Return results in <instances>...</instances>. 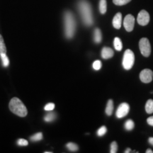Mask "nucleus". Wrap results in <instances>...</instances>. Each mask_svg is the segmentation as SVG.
Instances as JSON below:
<instances>
[{
    "instance_id": "nucleus-17",
    "label": "nucleus",
    "mask_w": 153,
    "mask_h": 153,
    "mask_svg": "<svg viewBox=\"0 0 153 153\" xmlns=\"http://www.w3.org/2000/svg\"><path fill=\"white\" fill-rule=\"evenodd\" d=\"M0 53H7V48L2 36L0 34Z\"/></svg>"
},
{
    "instance_id": "nucleus-31",
    "label": "nucleus",
    "mask_w": 153,
    "mask_h": 153,
    "mask_svg": "<svg viewBox=\"0 0 153 153\" xmlns=\"http://www.w3.org/2000/svg\"><path fill=\"white\" fill-rule=\"evenodd\" d=\"M131 152V148H127L126 149V150L125 151V153H129V152Z\"/></svg>"
},
{
    "instance_id": "nucleus-3",
    "label": "nucleus",
    "mask_w": 153,
    "mask_h": 153,
    "mask_svg": "<svg viewBox=\"0 0 153 153\" xmlns=\"http://www.w3.org/2000/svg\"><path fill=\"white\" fill-rule=\"evenodd\" d=\"M9 106L11 112L20 117H25L28 114L26 107L23 104L22 101L16 97L11 99Z\"/></svg>"
},
{
    "instance_id": "nucleus-19",
    "label": "nucleus",
    "mask_w": 153,
    "mask_h": 153,
    "mask_svg": "<svg viewBox=\"0 0 153 153\" xmlns=\"http://www.w3.org/2000/svg\"><path fill=\"white\" fill-rule=\"evenodd\" d=\"M66 147L70 151H72V152H76V151H77L78 149H79V147H78V145L75 144V143H68V144H67V145H66Z\"/></svg>"
},
{
    "instance_id": "nucleus-16",
    "label": "nucleus",
    "mask_w": 153,
    "mask_h": 153,
    "mask_svg": "<svg viewBox=\"0 0 153 153\" xmlns=\"http://www.w3.org/2000/svg\"><path fill=\"white\" fill-rule=\"evenodd\" d=\"M145 111L149 114L153 113V100L152 99H149L147 101L146 105H145Z\"/></svg>"
},
{
    "instance_id": "nucleus-27",
    "label": "nucleus",
    "mask_w": 153,
    "mask_h": 153,
    "mask_svg": "<svg viewBox=\"0 0 153 153\" xmlns=\"http://www.w3.org/2000/svg\"><path fill=\"white\" fill-rule=\"evenodd\" d=\"M17 144L19 146H27L28 143L27 140H26L25 139H19L18 140V141H17Z\"/></svg>"
},
{
    "instance_id": "nucleus-7",
    "label": "nucleus",
    "mask_w": 153,
    "mask_h": 153,
    "mask_svg": "<svg viewBox=\"0 0 153 153\" xmlns=\"http://www.w3.org/2000/svg\"><path fill=\"white\" fill-rule=\"evenodd\" d=\"M130 111V106L127 103H122L118 107L117 111H116V117L118 118H123L128 114Z\"/></svg>"
},
{
    "instance_id": "nucleus-1",
    "label": "nucleus",
    "mask_w": 153,
    "mask_h": 153,
    "mask_svg": "<svg viewBox=\"0 0 153 153\" xmlns=\"http://www.w3.org/2000/svg\"><path fill=\"white\" fill-rule=\"evenodd\" d=\"M78 9L84 24L87 26H91L93 24V16L90 4L86 0H80L78 3Z\"/></svg>"
},
{
    "instance_id": "nucleus-9",
    "label": "nucleus",
    "mask_w": 153,
    "mask_h": 153,
    "mask_svg": "<svg viewBox=\"0 0 153 153\" xmlns=\"http://www.w3.org/2000/svg\"><path fill=\"white\" fill-rule=\"evenodd\" d=\"M137 23L140 26H146L150 22V15L148 11L145 10H142L140 11L137 19Z\"/></svg>"
},
{
    "instance_id": "nucleus-2",
    "label": "nucleus",
    "mask_w": 153,
    "mask_h": 153,
    "mask_svg": "<svg viewBox=\"0 0 153 153\" xmlns=\"http://www.w3.org/2000/svg\"><path fill=\"white\" fill-rule=\"evenodd\" d=\"M65 33L67 38H73L76 29V22L74 15L71 11H66L64 15Z\"/></svg>"
},
{
    "instance_id": "nucleus-25",
    "label": "nucleus",
    "mask_w": 153,
    "mask_h": 153,
    "mask_svg": "<svg viewBox=\"0 0 153 153\" xmlns=\"http://www.w3.org/2000/svg\"><path fill=\"white\" fill-rule=\"evenodd\" d=\"M101 66H102V64L100 60H96L93 63V68L95 70H99L101 68Z\"/></svg>"
},
{
    "instance_id": "nucleus-28",
    "label": "nucleus",
    "mask_w": 153,
    "mask_h": 153,
    "mask_svg": "<svg viewBox=\"0 0 153 153\" xmlns=\"http://www.w3.org/2000/svg\"><path fill=\"white\" fill-rule=\"evenodd\" d=\"M55 108V104L53 103L48 104L46 106L44 107V109L45 111H53Z\"/></svg>"
},
{
    "instance_id": "nucleus-26",
    "label": "nucleus",
    "mask_w": 153,
    "mask_h": 153,
    "mask_svg": "<svg viewBox=\"0 0 153 153\" xmlns=\"http://www.w3.org/2000/svg\"><path fill=\"white\" fill-rule=\"evenodd\" d=\"M118 150V145L116 142H113L111 144V153H116Z\"/></svg>"
},
{
    "instance_id": "nucleus-14",
    "label": "nucleus",
    "mask_w": 153,
    "mask_h": 153,
    "mask_svg": "<svg viewBox=\"0 0 153 153\" xmlns=\"http://www.w3.org/2000/svg\"><path fill=\"white\" fill-rule=\"evenodd\" d=\"M114 45L115 49L118 51H120L122 50V48H123V44H122L121 40L118 37L115 38L114 41Z\"/></svg>"
},
{
    "instance_id": "nucleus-15",
    "label": "nucleus",
    "mask_w": 153,
    "mask_h": 153,
    "mask_svg": "<svg viewBox=\"0 0 153 153\" xmlns=\"http://www.w3.org/2000/svg\"><path fill=\"white\" fill-rule=\"evenodd\" d=\"M107 4L106 0H100L99 2V11L101 14H104L106 12Z\"/></svg>"
},
{
    "instance_id": "nucleus-4",
    "label": "nucleus",
    "mask_w": 153,
    "mask_h": 153,
    "mask_svg": "<svg viewBox=\"0 0 153 153\" xmlns=\"http://www.w3.org/2000/svg\"><path fill=\"white\" fill-rule=\"evenodd\" d=\"M135 62V55L131 50H126L124 53L123 58V66L126 70H129L133 68Z\"/></svg>"
},
{
    "instance_id": "nucleus-20",
    "label": "nucleus",
    "mask_w": 153,
    "mask_h": 153,
    "mask_svg": "<svg viewBox=\"0 0 153 153\" xmlns=\"http://www.w3.org/2000/svg\"><path fill=\"white\" fill-rule=\"evenodd\" d=\"M134 126H135L134 122L131 119L128 120L125 123V128L127 130V131H131V130H133Z\"/></svg>"
},
{
    "instance_id": "nucleus-23",
    "label": "nucleus",
    "mask_w": 153,
    "mask_h": 153,
    "mask_svg": "<svg viewBox=\"0 0 153 153\" xmlns=\"http://www.w3.org/2000/svg\"><path fill=\"white\" fill-rule=\"evenodd\" d=\"M42 138H43V135H42L41 133H38L35 134V135H33V136L30 137V139H31L32 141H39V140H41Z\"/></svg>"
},
{
    "instance_id": "nucleus-12",
    "label": "nucleus",
    "mask_w": 153,
    "mask_h": 153,
    "mask_svg": "<svg viewBox=\"0 0 153 153\" xmlns=\"http://www.w3.org/2000/svg\"><path fill=\"white\" fill-rule=\"evenodd\" d=\"M101 40H102V35H101V30L99 28H96L94 33V41L95 43H101Z\"/></svg>"
},
{
    "instance_id": "nucleus-29",
    "label": "nucleus",
    "mask_w": 153,
    "mask_h": 153,
    "mask_svg": "<svg viewBox=\"0 0 153 153\" xmlns=\"http://www.w3.org/2000/svg\"><path fill=\"white\" fill-rule=\"evenodd\" d=\"M147 122H148L149 125L151 126H153V116H150V117H149L148 119H147Z\"/></svg>"
},
{
    "instance_id": "nucleus-13",
    "label": "nucleus",
    "mask_w": 153,
    "mask_h": 153,
    "mask_svg": "<svg viewBox=\"0 0 153 153\" xmlns=\"http://www.w3.org/2000/svg\"><path fill=\"white\" fill-rule=\"evenodd\" d=\"M114 111V101L111 99H109L107 103L106 108V114L108 116H111Z\"/></svg>"
},
{
    "instance_id": "nucleus-5",
    "label": "nucleus",
    "mask_w": 153,
    "mask_h": 153,
    "mask_svg": "<svg viewBox=\"0 0 153 153\" xmlns=\"http://www.w3.org/2000/svg\"><path fill=\"white\" fill-rule=\"evenodd\" d=\"M139 48L142 55L145 57H149L151 53V45L147 38H143L140 40Z\"/></svg>"
},
{
    "instance_id": "nucleus-22",
    "label": "nucleus",
    "mask_w": 153,
    "mask_h": 153,
    "mask_svg": "<svg viewBox=\"0 0 153 153\" xmlns=\"http://www.w3.org/2000/svg\"><path fill=\"white\" fill-rule=\"evenodd\" d=\"M131 1V0H113V2H114L116 5L123 6L126 4L129 3Z\"/></svg>"
},
{
    "instance_id": "nucleus-30",
    "label": "nucleus",
    "mask_w": 153,
    "mask_h": 153,
    "mask_svg": "<svg viewBox=\"0 0 153 153\" xmlns=\"http://www.w3.org/2000/svg\"><path fill=\"white\" fill-rule=\"evenodd\" d=\"M148 142L150 144H151L152 145H153V137H150L148 140Z\"/></svg>"
},
{
    "instance_id": "nucleus-32",
    "label": "nucleus",
    "mask_w": 153,
    "mask_h": 153,
    "mask_svg": "<svg viewBox=\"0 0 153 153\" xmlns=\"http://www.w3.org/2000/svg\"><path fill=\"white\" fill-rule=\"evenodd\" d=\"M146 153H153V151L151 149H148L146 150Z\"/></svg>"
},
{
    "instance_id": "nucleus-8",
    "label": "nucleus",
    "mask_w": 153,
    "mask_h": 153,
    "mask_svg": "<svg viewBox=\"0 0 153 153\" xmlns=\"http://www.w3.org/2000/svg\"><path fill=\"white\" fill-rule=\"evenodd\" d=\"M135 25V18L133 15L128 14L123 20V26L127 31L131 32L133 30Z\"/></svg>"
},
{
    "instance_id": "nucleus-21",
    "label": "nucleus",
    "mask_w": 153,
    "mask_h": 153,
    "mask_svg": "<svg viewBox=\"0 0 153 153\" xmlns=\"http://www.w3.org/2000/svg\"><path fill=\"white\" fill-rule=\"evenodd\" d=\"M55 118H56V116H55L54 113H50V114H47L46 116H45L44 120L46 122H52L55 119Z\"/></svg>"
},
{
    "instance_id": "nucleus-24",
    "label": "nucleus",
    "mask_w": 153,
    "mask_h": 153,
    "mask_svg": "<svg viewBox=\"0 0 153 153\" xmlns=\"http://www.w3.org/2000/svg\"><path fill=\"white\" fill-rule=\"evenodd\" d=\"M107 132V128L106 126H101V127L99 128L98 131H97V135H99V136H103V135H104Z\"/></svg>"
},
{
    "instance_id": "nucleus-10",
    "label": "nucleus",
    "mask_w": 153,
    "mask_h": 153,
    "mask_svg": "<svg viewBox=\"0 0 153 153\" xmlns=\"http://www.w3.org/2000/svg\"><path fill=\"white\" fill-rule=\"evenodd\" d=\"M113 26L116 29H119L121 27L122 24V14L121 13L118 12L115 15V16L113 19Z\"/></svg>"
},
{
    "instance_id": "nucleus-6",
    "label": "nucleus",
    "mask_w": 153,
    "mask_h": 153,
    "mask_svg": "<svg viewBox=\"0 0 153 153\" xmlns=\"http://www.w3.org/2000/svg\"><path fill=\"white\" fill-rule=\"evenodd\" d=\"M140 79L144 83H150L153 79V72L150 69H145L140 74Z\"/></svg>"
},
{
    "instance_id": "nucleus-18",
    "label": "nucleus",
    "mask_w": 153,
    "mask_h": 153,
    "mask_svg": "<svg viewBox=\"0 0 153 153\" xmlns=\"http://www.w3.org/2000/svg\"><path fill=\"white\" fill-rule=\"evenodd\" d=\"M0 57H1V60H2L3 65L4 67H8L9 65V60L6 53H0Z\"/></svg>"
},
{
    "instance_id": "nucleus-11",
    "label": "nucleus",
    "mask_w": 153,
    "mask_h": 153,
    "mask_svg": "<svg viewBox=\"0 0 153 153\" xmlns=\"http://www.w3.org/2000/svg\"><path fill=\"white\" fill-rule=\"evenodd\" d=\"M114 51H113L111 48L104 47V48L102 49V51H101V57H102V58L105 59V60L111 58V57L114 56Z\"/></svg>"
}]
</instances>
